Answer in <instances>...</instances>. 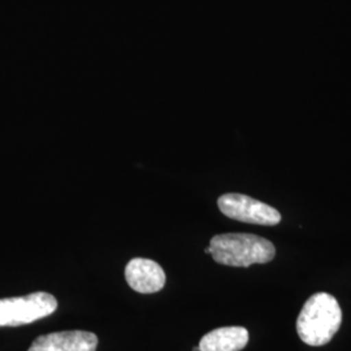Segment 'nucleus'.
I'll use <instances>...</instances> for the list:
<instances>
[{"label":"nucleus","instance_id":"obj_1","mask_svg":"<svg viewBox=\"0 0 351 351\" xmlns=\"http://www.w3.org/2000/svg\"><path fill=\"white\" fill-rule=\"evenodd\" d=\"M342 323V311L337 300L328 293L310 297L297 320L300 339L310 346H323L337 333Z\"/></svg>","mask_w":351,"mask_h":351},{"label":"nucleus","instance_id":"obj_2","mask_svg":"<svg viewBox=\"0 0 351 351\" xmlns=\"http://www.w3.org/2000/svg\"><path fill=\"white\" fill-rule=\"evenodd\" d=\"M210 249L213 261L228 267L247 268L252 264L269 263L276 255L271 241L247 233L217 234L211 239Z\"/></svg>","mask_w":351,"mask_h":351},{"label":"nucleus","instance_id":"obj_3","mask_svg":"<svg viewBox=\"0 0 351 351\" xmlns=\"http://www.w3.org/2000/svg\"><path fill=\"white\" fill-rule=\"evenodd\" d=\"M58 308L56 298L45 291L24 297L0 300V328L21 326L34 323L53 314Z\"/></svg>","mask_w":351,"mask_h":351},{"label":"nucleus","instance_id":"obj_4","mask_svg":"<svg viewBox=\"0 0 351 351\" xmlns=\"http://www.w3.org/2000/svg\"><path fill=\"white\" fill-rule=\"evenodd\" d=\"M217 206L226 217L247 224L274 226L281 221V213L276 208L243 194H224L219 198Z\"/></svg>","mask_w":351,"mask_h":351},{"label":"nucleus","instance_id":"obj_5","mask_svg":"<svg viewBox=\"0 0 351 351\" xmlns=\"http://www.w3.org/2000/svg\"><path fill=\"white\" fill-rule=\"evenodd\" d=\"M97 335L86 330H64L39 336L27 351H97Z\"/></svg>","mask_w":351,"mask_h":351},{"label":"nucleus","instance_id":"obj_6","mask_svg":"<svg viewBox=\"0 0 351 351\" xmlns=\"http://www.w3.org/2000/svg\"><path fill=\"white\" fill-rule=\"evenodd\" d=\"M125 278L130 288L142 294L158 293L165 285L162 265L143 258H134L126 264Z\"/></svg>","mask_w":351,"mask_h":351},{"label":"nucleus","instance_id":"obj_7","mask_svg":"<svg viewBox=\"0 0 351 351\" xmlns=\"http://www.w3.org/2000/svg\"><path fill=\"white\" fill-rule=\"evenodd\" d=\"M249 342V332L243 326H223L213 329L199 342L201 351H241Z\"/></svg>","mask_w":351,"mask_h":351},{"label":"nucleus","instance_id":"obj_8","mask_svg":"<svg viewBox=\"0 0 351 351\" xmlns=\"http://www.w3.org/2000/svg\"><path fill=\"white\" fill-rule=\"evenodd\" d=\"M204 252H206V254H210V255H211V249H210V246L204 249Z\"/></svg>","mask_w":351,"mask_h":351},{"label":"nucleus","instance_id":"obj_9","mask_svg":"<svg viewBox=\"0 0 351 351\" xmlns=\"http://www.w3.org/2000/svg\"><path fill=\"white\" fill-rule=\"evenodd\" d=\"M193 351H201V349H199V346H197V348L193 349Z\"/></svg>","mask_w":351,"mask_h":351}]
</instances>
